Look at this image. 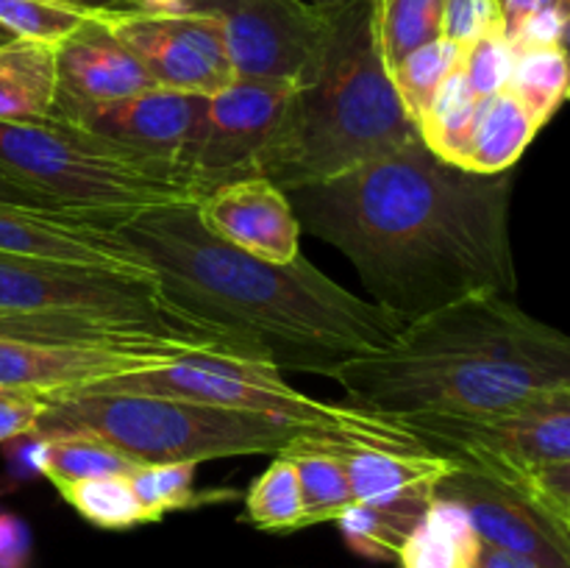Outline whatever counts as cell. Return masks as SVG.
Masks as SVG:
<instances>
[{
	"instance_id": "cell-1",
	"label": "cell",
	"mask_w": 570,
	"mask_h": 568,
	"mask_svg": "<svg viewBox=\"0 0 570 568\" xmlns=\"http://www.w3.org/2000/svg\"><path fill=\"white\" fill-rule=\"evenodd\" d=\"M284 193L298 226L348 256L373 304L406 323L476 293L515 298L512 173L462 170L417 137Z\"/></svg>"
},
{
	"instance_id": "cell-2",
	"label": "cell",
	"mask_w": 570,
	"mask_h": 568,
	"mask_svg": "<svg viewBox=\"0 0 570 568\" xmlns=\"http://www.w3.org/2000/svg\"><path fill=\"white\" fill-rule=\"evenodd\" d=\"M115 228L150 267L176 321L239 340L284 373L334 379L348 362L387 349L406 326L304 254L282 265L223 243L200 223L195 200L148 206Z\"/></svg>"
},
{
	"instance_id": "cell-3",
	"label": "cell",
	"mask_w": 570,
	"mask_h": 568,
	"mask_svg": "<svg viewBox=\"0 0 570 568\" xmlns=\"http://www.w3.org/2000/svg\"><path fill=\"white\" fill-rule=\"evenodd\" d=\"M351 407L379 415H490L570 390V340L515 298L476 293L415 317L337 371Z\"/></svg>"
},
{
	"instance_id": "cell-4",
	"label": "cell",
	"mask_w": 570,
	"mask_h": 568,
	"mask_svg": "<svg viewBox=\"0 0 570 568\" xmlns=\"http://www.w3.org/2000/svg\"><path fill=\"white\" fill-rule=\"evenodd\" d=\"M376 31V0L332 6V31L315 76L293 87L256 176L282 189L343 176L417 139Z\"/></svg>"
},
{
	"instance_id": "cell-5",
	"label": "cell",
	"mask_w": 570,
	"mask_h": 568,
	"mask_svg": "<svg viewBox=\"0 0 570 568\" xmlns=\"http://www.w3.org/2000/svg\"><path fill=\"white\" fill-rule=\"evenodd\" d=\"M39 432H83L137 462H209L284 454L312 429L228 407L134 393H76L50 399Z\"/></svg>"
},
{
	"instance_id": "cell-6",
	"label": "cell",
	"mask_w": 570,
	"mask_h": 568,
	"mask_svg": "<svg viewBox=\"0 0 570 568\" xmlns=\"http://www.w3.org/2000/svg\"><path fill=\"white\" fill-rule=\"evenodd\" d=\"M0 170L53 206L120 226L139 209L193 200L161 167L59 120H0Z\"/></svg>"
},
{
	"instance_id": "cell-7",
	"label": "cell",
	"mask_w": 570,
	"mask_h": 568,
	"mask_svg": "<svg viewBox=\"0 0 570 568\" xmlns=\"http://www.w3.org/2000/svg\"><path fill=\"white\" fill-rule=\"evenodd\" d=\"M78 393H134L184 399L195 404L228 407L276 421L298 423L328 438H343L360 449L423 454V445L399 421L351 404L312 399L287 382L273 362L226 354H189L154 371L128 373L89 384ZM76 395V393H70Z\"/></svg>"
},
{
	"instance_id": "cell-8",
	"label": "cell",
	"mask_w": 570,
	"mask_h": 568,
	"mask_svg": "<svg viewBox=\"0 0 570 568\" xmlns=\"http://www.w3.org/2000/svg\"><path fill=\"white\" fill-rule=\"evenodd\" d=\"M432 454L493 477L529 499L538 466L570 460V390L490 415H387Z\"/></svg>"
},
{
	"instance_id": "cell-9",
	"label": "cell",
	"mask_w": 570,
	"mask_h": 568,
	"mask_svg": "<svg viewBox=\"0 0 570 568\" xmlns=\"http://www.w3.org/2000/svg\"><path fill=\"white\" fill-rule=\"evenodd\" d=\"M156 9L215 17L237 78L304 87L315 76L332 31V6L301 0H159Z\"/></svg>"
},
{
	"instance_id": "cell-10",
	"label": "cell",
	"mask_w": 570,
	"mask_h": 568,
	"mask_svg": "<svg viewBox=\"0 0 570 568\" xmlns=\"http://www.w3.org/2000/svg\"><path fill=\"white\" fill-rule=\"evenodd\" d=\"M293 87L265 78H234L200 100L198 126L181 159V178L193 200L237 178L256 176V165L287 106Z\"/></svg>"
},
{
	"instance_id": "cell-11",
	"label": "cell",
	"mask_w": 570,
	"mask_h": 568,
	"mask_svg": "<svg viewBox=\"0 0 570 568\" xmlns=\"http://www.w3.org/2000/svg\"><path fill=\"white\" fill-rule=\"evenodd\" d=\"M87 310L170 315L154 276L0 251V315Z\"/></svg>"
},
{
	"instance_id": "cell-12",
	"label": "cell",
	"mask_w": 570,
	"mask_h": 568,
	"mask_svg": "<svg viewBox=\"0 0 570 568\" xmlns=\"http://www.w3.org/2000/svg\"><path fill=\"white\" fill-rule=\"evenodd\" d=\"M104 20L142 65L154 87L209 98L237 78L215 17L200 11L145 9L106 14Z\"/></svg>"
},
{
	"instance_id": "cell-13",
	"label": "cell",
	"mask_w": 570,
	"mask_h": 568,
	"mask_svg": "<svg viewBox=\"0 0 570 568\" xmlns=\"http://www.w3.org/2000/svg\"><path fill=\"white\" fill-rule=\"evenodd\" d=\"M200 100L204 98L198 95L154 87L131 95V98L111 100V104L53 109L50 117L72 123V126L117 145L126 154L161 167L178 184H184L181 159L189 137L198 126Z\"/></svg>"
},
{
	"instance_id": "cell-14",
	"label": "cell",
	"mask_w": 570,
	"mask_h": 568,
	"mask_svg": "<svg viewBox=\"0 0 570 568\" xmlns=\"http://www.w3.org/2000/svg\"><path fill=\"white\" fill-rule=\"evenodd\" d=\"M434 496L456 501L482 543L515 551L543 568H570V532L521 490L454 462V471L434 484Z\"/></svg>"
},
{
	"instance_id": "cell-15",
	"label": "cell",
	"mask_w": 570,
	"mask_h": 568,
	"mask_svg": "<svg viewBox=\"0 0 570 568\" xmlns=\"http://www.w3.org/2000/svg\"><path fill=\"white\" fill-rule=\"evenodd\" d=\"M0 251L154 276L139 251L111 223L76 212L0 206Z\"/></svg>"
},
{
	"instance_id": "cell-16",
	"label": "cell",
	"mask_w": 570,
	"mask_h": 568,
	"mask_svg": "<svg viewBox=\"0 0 570 568\" xmlns=\"http://www.w3.org/2000/svg\"><path fill=\"white\" fill-rule=\"evenodd\" d=\"M189 354L173 351H117L83 345H42L0 340V390H28L48 399L78 393L89 384L128 373L154 371Z\"/></svg>"
},
{
	"instance_id": "cell-17",
	"label": "cell",
	"mask_w": 570,
	"mask_h": 568,
	"mask_svg": "<svg viewBox=\"0 0 570 568\" xmlns=\"http://www.w3.org/2000/svg\"><path fill=\"white\" fill-rule=\"evenodd\" d=\"M200 223L215 237L267 262L301 254V226L287 193L265 176L237 178L195 200Z\"/></svg>"
},
{
	"instance_id": "cell-18",
	"label": "cell",
	"mask_w": 570,
	"mask_h": 568,
	"mask_svg": "<svg viewBox=\"0 0 570 568\" xmlns=\"http://www.w3.org/2000/svg\"><path fill=\"white\" fill-rule=\"evenodd\" d=\"M53 109L95 106L154 89L131 50L111 33L104 17H87L72 33L56 42Z\"/></svg>"
},
{
	"instance_id": "cell-19",
	"label": "cell",
	"mask_w": 570,
	"mask_h": 568,
	"mask_svg": "<svg viewBox=\"0 0 570 568\" xmlns=\"http://www.w3.org/2000/svg\"><path fill=\"white\" fill-rule=\"evenodd\" d=\"M337 457L343 460L354 505H390L417 493H434V484L454 471V462L432 451L401 454L384 449H348Z\"/></svg>"
},
{
	"instance_id": "cell-20",
	"label": "cell",
	"mask_w": 570,
	"mask_h": 568,
	"mask_svg": "<svg viewBox=\"0 0 570 568\" xmlns=\"http://www.w3.org/2000/svg\"><path fill=\"white\" fill-rule=\"evenodd\" d=\"M540 126L532 111L510 92L488 95L479 100L473 117L471 137H468L462 170L482 173V176H501L510 173L523 156V150L538 137Z\"/></svg>"
},
{
	"instance_id": "cell-21",
	"label": "cell",
	"mask_w": 570,
	"mask_h": 568,
	"mask_svg": "<svg viewBox=\"0 0 570 568\" xmlns=\"http://www.w3.org/2000/svg\"><path fill=\"white\" fill-rule=\"evenodd\" d=\"M56 45L14 39L0 48V120H42L56 95Z\"/></svg>"
},
{
	"instance_id": "cell-22",
	"label": "cell",
	"mask_w": 570,
	"mask_h": 568,
	"mask_svg": "<svg viewBox=\"0 0 570 568\" xmlns=\"http://www.w3.org/2000/svg\"><path fill=\"white\" fill-rule=\"evenodd\" d=\"M479 538L456 501L434 496L417 527L401 546V568H473Z\"/></svg>"
},
{
	"instance_id": "cell-23",
	"label": "cell",
	"mask_w": 570,
	"mask_h": 568,
	"mask_svg": "<svg viewBox=\"0 0 570 568\" xmlns=\"http://www.w3.org/2000/svg\"><path fill=\"white\" fill-rule=\"evenodd\" d=\"M432 499L434 493H417L390 505H351L337 516L340 532L356 555L367 560H395Z\"/></svg>"
},
{
	"instance_id": "cell-24",
	"label": "cell",
	"mask_w": 570,
	"mask_h": 568,
	"mask_svg": "<svg viewBox=\"0 0 570 568\" xmlns=\"http://www.w3.org/2000/svg\"><path fill=\"white\" fill-rule=\"evenodd\" d=\"M479 100L482 98H476L462 67H456L440 84L438 92L432 95V100L423 109L421 120H417V134H421L423 145L443 161L460 167Z\"/></svg>"
},
{
	"instance_id": "cell-25",
	"label": "cell",
	"mask_w": 570,
	"mask_h": 568,
	"mask_svg": "<svg viewBox=\"0 0 570 568\" xmlns=\"http://www.w3.org/2000/svg\"><path fill=\"white\" fill-rule=\"evenodd\" d=\"M507 89L532 111L538 126L543 128L568 98V48L515 50V65H512Z\"/></svg>"
},
{
	"instance_id": "cell-26",
	"label": "cell",
	"mask_w": 570,
	"mask_h": 568,
	"mask_svg": "<svg viewBox=\"0 0 570 568\" xmlns=\"http://www.w3.org/2000/svg\"><path fill=\"white\" fill-rule=\"evenodd\" d=\"M39 432V429H37ZM48 438V468L45 479L56 482H78L95 477H128L142 462L122 454L115 445L83 432H42Z\"/></svg>"
},
{
	"instance_id": "cell-27",
	"label": "cell",
	"mask_w": 570,
	"mask_h": 568,
	"mask_svg": "<svg viewBox=\"0 0 570 568\" xmlns=\"http://www.w3.org/2000/svg\"><path fill=\"white\" fill-rule=\"evenodd\" d=\"M245 518L265 532L304 529V499L293 457L276 454V460L250 482L245 493Z\"/></svg>"
},
{
	"instance_id": "cell-28",
	"label": "cell",
	"mask_w": 570,
	"mask_h": 568,
	"mask_svg": "<svg viewBox=\"0 0 570 568\" xmlns=\"http://www.w3.org/2000/svg\"><path fill=\"white\" fill-rule=\"evenodd\" d=\"M53 488L92 527L131 529L150 523L128 477L78 479V482H56Z\"/></svg>"
},
{
	"instance_id": "cell-29",
	"label": "cell",
	"mask_w": 570,
	"mask_h": 568,
	"mask_svg": "<svg viewBox=\"0 0 570 568\" xmlns=\"http://www.w3.org/2000/svg\"><path fill=\"white\" fill-rule=\"evenodd\" d=\"M462 61H465V48L438 37L432 39V42L412 50L410 56H404V59L390 70V81H393L395 92H399L401 104H404L406 115L415 120V126L417 120H421L426 104L432 100V95L438 92L440 84H443L456 67H462Z\"/></svg>"
},
{
	"instance_id": "cell-30",
	"label": "cell",
	"mask_w": 570,
	"mask_h": 568,
	"mask_svg": "<svg viewBox=\"0 0 570 568\" xmlns=\"http://www.w3.org/2000/svg\"><path fill=\"white\" fill-rule=\"evenodd\" d=\"M443 0H376V31L387 72L404 56L440 37Z\"/></svg>"
},
{
	"instance_id": "cell-31",
	"label": "cell",
	"mask_w": 570,
	"mask_h": 568,
	"mask_svg": "<svg viewBox=\"0 0 570 568\" xmlns=\"http://www.w3.org/2000/svg\"><path fill=\"white\" fill-rule=\"evenodd\" d=\"M298 471L301 499H304V527L323 521H337L343 510L354 505L343 460L328 451H293Z\"/></svg>"
},
{
	"instance_id": "cell-32",
	"label": "cell",
	"mask_w": 570,
	"mask_h": 568,
	"mask_svg": "<svg viewBox=\"0 0 570 568\" xmlns=\"http://www.w3.org/2000/svg\"><path fill=\"white\" fill-rule=\"evenodd\" d=\"M195 462H142L137 471L128 473L134 493L142 505L148 521H159L161 516L176 510H189L200 501L217 499L215 493H195Z\"/></svg>"
},
{
	"instance_id": "cell-33",
	"label": "cell",
	"mask_w": 570,
	"mask_h": 568,
	"mask_svg": "<svg viewBox=\"0 0 570 568\" xmlns=\"http://www.w3.org/2000/svg\"><path fill=\"white\" fill-rule=\"evenodd\" d=\"M87 14L50 0H0V26L14 39L56 45L76 31Z\"/></svg>"
},
{
	"instance_id": "cell-34",
	"label": "cell",
	"mask_w": 570,
	"mask_h": 568,
	"mask_svg": "<svg viewBox=\"0 0 570 568\" xmlns=\"http://www.w3.org/2000/svg\"><path fill=\"white\" fill-rule=\"evenodd\" d=\"M512 65H515V50H512L504 28H499V31L484 33L482 39H476L465 50L462 72H465L468 84L476 92V98H488V95L507 89Z\"/></svg>"
},
{
	"instance_id": "cell-35",
	"label": "cell",
	"mask_w": 570,
	"mask_h": 568,
	"mask_svg": "<svg viewBox=\"0 0 570 568\" xmlns=\"http://www.w3.org/2000/svg\"><path fill=\"white\" fill-rule=\"evenodd\" d=\"M504 28L499 0H443L440 37L460 48H471L484 33Z\"/></svg>"
},
{
	"instance_id": "cell-36",
	"label": "cell",
	"mask_w": 570,
	"mask_h": 568,
	"mask_svg": "<svg viewBox=\"0 0 570 568\" xmlns=\"http://www.w3.org/2000/svg\"><path fill=\"white\" fill-rule=\"evenodd\" d=\"M568 22H570V0L538 11L527 22L510 33L512 50L527 48H568Z\"/></svg>"
},
{
	"instance_id": "cell-37",
	"label": "cell",
	"mask_w": 570,
	"mask_h": 568,
	"mask_svg": "<svg viewBox=\"0 0 570 568\" xmlns=\"http://www.w3.org/2000/svg\"><path fill=\"white\" fill-rule=\"evenodd\" d=\"M48 451L50 443L42 432H26L20 438H11L3 443V460L6 471H9V488L26 484L31 479L45 477L48 468Z\"/></svg>"
},
{
	"instance_id": "cell-38",
	"label": "cell",
	"mask_w": 570,
	"mask_h": 568,
	"mask_svg": "<svg viewBox=\"0 0 570 568\" xmlns=\"http://www.w3.org/2000/svg\"><path fill=\"white\" fill-rule=\"evenodd\" d=\"M48 410V399L28 390H0V445L11 438L33 432Z\"/></svg>"
},
{
	"instance_id": "cell-39",
	"label": "cell",
	"mask_w": 570,
	"mask_h": 568,
	"mask_svg": "<svg viewBox=\"0 0 570 568\" xmlns=\"http://www.w3.org/2000/svg\"><path fill=\"white\" fill-rule=\"evenodd\" d=\"M31 562V529L22 518L0 512V568H28Z\"/></svg>"
},
{
	"instance_id": "cell-40",
	"label": "cell",
	"mask_w": 570,
	"mask_h": 568,
	"mask_svg": "<svg viewBox=\"0 0 570 568\" xmlns=\"http://www.w3.org/2000/svg\"><path fill=\"white\" fill-rule=\"evenodd\" d=\"M0 206H26V209L67 212V209H59V206L50 204V200L45 198V195H39L37 189L26 187V184H20V182H14L11 176H6L3 170H0Z\"/></svg>"
},
{
	"instance_id": "cell-41",
	"label": "cell",
	"mask_w": 570,
	"mask_h": 568,
	"mask_svg": "<svg viewBox=\"0 0 570 568\" xmlns=\"http://www.w3.org/2000/svg\"><path fill=\"white\" fill-rule=\"evenodd\" d=\"M50 3L67 6V9L81 11V14L87 17L128 14V11L150 9V0H50Z\"/></svg>"
},
{
	"instance_id": "cell-42",
	"label": "cell",
	"mask_w": 570,
	"mask_h": 568,
	"mask_svg": "<svg viewBox=\"0 0 570 568\" xmlns=\"http://www.w3.org/2000/svg\"><path fill=\"white\" fill-rule=\"evenodd\" d=\"M473 568H543L540 562L529 560V557L515 555V551L499 549L479 540L476 557H473Z\"/></svg>"
},
{
	"instance_id": "cell-43",
	"label": "cell",
	"mask_w": 570,
	"mask_h": 568,
	"mask_svg": "<svg viewBox=\"0 0 570 568\" xmlns=\"http://www.w3.org/2000/svg\"><path fill=\"white\" fill-rule=\"evenodd\" d=\"M557 3H562V0H499L501 17H504V33L510 37L521 22H527L532 14L551 9Z\"/></svg>"
},
{
	"instance_id": "cell-44",
	"label": "cell",
	"mask_w": 570,
	"mask_h": 568,
	"mask_svg": "<svg viewBox=\"0 0 570 568\" xmlns=\"http://www.w3.org/2000/svg\"><path fill=\"white\" fill-rule=\"evenodd\" d=\"M306 6H315V9H328V6H340V3H348V0H301Z\"/></svg>"
},
{
	"instance_id": "cell-45",
	"label": "cell",
	"mask_w": 570,
	"mask_h": 568,
	"mask_svg": "<svg viewBox=\"0 0 570 568\" xmlns=\"http://www.w3.org/2000/svg\"><path fill=\"white\" fill-rule=\"evenodd\" d=\"M9 42H14V37H11V33L6 31L3 26H0V48H3V45H9Z\"/></svg>"
},
{
	"instance_id": "cell-46",
	"label": "cell",
	"mask_w": 570,
	"mask_h": 568,
	"mask_svg": "<svg viewBox=\"0 0 570 568\" xmlns=\"http://www.w3.org/2000/svg\"><path fill=\"white\" fill-rule=\"evenodd\" d=\"M3 490H9V488H0V493H3Z\"/></svg>"
}]
</instances>
